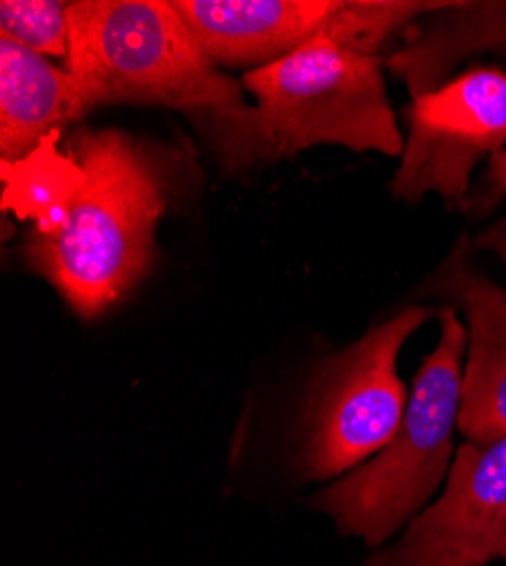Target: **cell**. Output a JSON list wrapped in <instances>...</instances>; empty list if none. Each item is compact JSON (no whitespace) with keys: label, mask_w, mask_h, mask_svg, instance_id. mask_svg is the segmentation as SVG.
I'll use <instances>...</instances> for the list:
<instances>
[{"label":"cell","mask_w":506,"mask_h":566,"mask_svg":"<svg viewBox=\"0 0 506 566\" xmlns=\"http://www.w3.org/2000/svg\"><path fill=\"white\" fill-rule=\"evenodd\" d=\"M66 153L84 184L51 231L28 229L19 250L82 319H96L148 276L159 220L203 181L189 138L157 140L123 129H78Z\"/></svg>","instance_id":"cell-1"},{"label":"cell","mask_w":506,"mask_h":566,"mask_svg":"<svg viewBox=\"0 0 506 566\" xmlns=\"http://www.w3.org/2000/svg\"><path fill=\"white\" fill-rule=\"evenodd\" d=\"M66 71L80 116L103 105H153L187 116L227 172L266 161L259 114L203 53L171 0H78Z\"/></svg>","instance_id":"cell-2"},{"label":"cell","mask_w":506,"mask_h":566,"mask_svg":"<svg viewBox=\"0 0 506 566\" xmlns=\"http://www.w3.org/2000/svg\"><path fill=\"white\" fill-rule=\"evenodd\" d=\"M441 338L423 360L400 429L391 442L313 499L341 535L378 548L421 507L450 474L452 436L462 410L466 326L456 308H441Z\"/></svg>","instance_id":"cell-3"},{"label":"cell","mask_w":506,"mask_h":566,"mask_svg":"<svg viewBox=\"0 0 506 566\" xmlns=\"http://www.w3.org/2000/svg\"><path fill=\"white\" fill-rule=\"evenodd\" d=\"M257 98L266 161L313 146L402 157L404 136L389 103L384 62L316 39L270 66L244 75Z\"/></svg>","instance_id":"cell-4"},{"label":"cell","mask_w":506,"mask_h":566,"mask_svg":"<svg viewBox=\"0 0 506 566\" xmlns=\"http://www.w3.org/2000/svg\"><path fill=\"white\" fill-rule=\"evenodd\" d=\"M432 315L434 306H406L318 367L300 423L307 481L341 476L391 442L409 403L397 356Z\"/></svg>","instance_id":"cell-5"},{"label":"cell","mask_w":506,"mask_h":566,"mask_svg":"<svg viewBox=\"0 0 506 566\" xmlns=\"http://www.w3.org/2000/svg\"><path fill=\"white\" fill-rule=\"evenodd\" d=\"M409 136L391 181L393 198L419 205L436 193L447 209H468L471 175L506 148V71L475 66L411 101Z\"/></svg>","instance_id":"cell-6"},{"label":"cell","mask_w":506,"mask_h":566,"mask_svg":"<svg viewBox=\"0 0 506 566\" xmlns=\"http://www.w3.org/2000/svg\"><path fill=\"white\" fill-rule=\"evenodd\" d=\"M506 522V436L464 442L445 492L409 524L402 539L363 566H484L499 557Z\"/></svg>","instance_id":"cell-7"},{"label":"cell","mask_w":506,"mask_h":566,"mask_svg":"<svg viewBox=\"0 0 506 566\" xmlns=\"http://www.w3.org/2000/svg\"><path fill=\"white\" fill-rule=\"evenodd\" d=\"M471 250L468 235H462L427 291L468 319L458 431L466 442H495L506 436V289L471 263Z\"/></svg>","instance_id":"cell-8"},{"label":"cell","mask_w":506,"mask_h":566,"mask_svg":"<svg viewBox=\"0 0 506 566\" xmlns=\"http://www.w3.org/2000/svg\"><path fill=\"white\" fill-rule=\"evenodd\" d=\"M218 69L257 71L326 34L339 0H171Z\"/></svg>","instance_id":"cell-9"},{"label":"cell","mask_w":506,"mask_h":566,"mask_svg":"<svg viewBox=\"0 0 506 566\" xmlns=\"http://www.w3.org/2000/svg\"><path fill=\"white\" fill-rule=\"evenodd\" d=\"M400 39L384 66L419 101L447 84L466 60L484 53L506 57V0H445Z\"/></svg>","instance_id":"cell-10"},{"label":"cell","mask_w":506,"mask_h":566,"mask_svg":"<svg viewBox=\"0 0 506 566\" xmlns=\"http://www.w3.org/2000/svg\"><path fill=\"white\" fill-rule=\"evenodd\" d=\"M82 118L66 69L0 34V157L19 161L41 140Z\"/></svg>","instance_id":"cell-11"},{"label":"cell","mask_w":506,"mask_h":566,"mask_svg":"<svg viewBox=\"0 0 506 566\" xmlns=\"http://www.w3.org/2000/svg\"><path fill=\"white\" fill-rule=\"evenodd\" d=\"M62 132L45 136L19 161H3V211L30 222L34 231H51L84 184L82 166L60 148Z\"/></svg>","instance_id":"cell-12"},{"label":"cell","mask_w":506,"mask_h":566,"mask_svg":"<svg viewBox=\"0 0 506 566\" xmlns=\"http://www.w3.org/2000/svg\"><path fill=\"white\" fill-rule=\"evenodd\" d=\"M71 3L60 0H3L0 3V34L19 41L43 57L66 62L71 41Z\"/></svg>","instance_id":"cell-13"},{"label":"cell","mask_w":506,"mask_h":566,"mask_svg":"<svg viewBox=\"0 0 506 566\" xmlns=\"http://www.w3.org/2000/svg\"><path fill=\"white\" fill-rule=\"evenodd\" d=\"M502 198H506V148L488 159L486 191L479 200L482 209H493Z\"/></svg>","instance_id":"cell-14"},{"label":"cell","mask_w":506,"mask_h":566,"mask_svg":"<svg viewBox=\"0 0 506 566\" xmlns=\"http://www.w3.org/2000/svg\"><path fill=\"white\" fill-rule=\"evenodd\" d=\"M475 250H488L493 254H497L502 259V263L506 265V218L499 220L497 224H493L490 229L482 231L475 243H473Z\"/></svg>","instance_id":"cell-15"},{"label":"cell","mask_w":506,"mask_h":566,"mask_svg":"<svg viewBox=\"0 0 506 566\" xmlns=\"http://www.w3.org/2000/svg\"><path fill=\"white\" fill-rule=\"evenodd\" d=\"M499 557H506V522H504V531H502V542H499Z\"/></svg>","instance_id":"cell-16"}]
</instances>
